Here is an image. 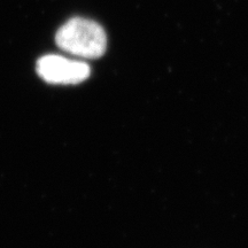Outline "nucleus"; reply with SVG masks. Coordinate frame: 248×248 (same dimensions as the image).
Segmentation results:
<instances>
[{"label":"nucleus","instance_id":"nucleus-2","mask_svg":"<svg viewBox=\"0 0 248 248\" xmlns=\"http://www.w3.org/2000/svg\"><path fill=\"white\" fill-rule=\"evenodd\" d=\"M37 73L51 84H78L89 78L91 69L83 61L48 54L37 62Z\"/></svg>","mask_w":248,"mask_h":248},{"label":"nucleus","instance_id":"nucleus-1","mask_svg":"<svg viewBox=\"0 0 248 248\" xmlns=\"http://www.w3.org/2000/svg\"><path fill=\"white\" fill-rule=\"evenodd\" d=\"M57 44L67 53L79 58L97 59L104 55L107 36L104 28L88 18H70L58 30Z\"/></svg>","mask_w":248,"mask_h":248}]
</instances>
